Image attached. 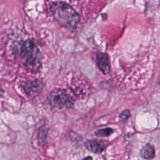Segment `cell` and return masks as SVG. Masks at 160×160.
Returning a JSON list of instances; mask_svg holds the SVG:
<instances>
[{"label": "cell", "instance_id": "cell-1", "mask_svg": "<svg viewBox=\"0 0 160 160\" xmlns=\"http://www.w3.org/2000/svg\"><path fill=\"white\" fill-rule=\"evenodd\" d=\"M51 11L58 24L70 31H74L80 21L78 13L69 4L62 1L54 2L51 6Z\"/></svg>", "mask_w": 160, "mask_h": 160}, {"label": "cell", "instance_id": "cell-2", "mask_svg": "<svg viewBox=\"0 0 160 160\" xmlns=\"http://www.w3.org/2000/svg\"><path fill=\"white\" fill-rule=\"evenodd\" d=\"M20 54L24 60V66L32 73L38 72L42 68L41 52L32 39L26 40L21 49Z\"/></svg>", "mask_w": 160, "mask_h": 160}, {"label": "cell", "instance_id": "cell-3", "mask_svg": "<svg viewBox=\"0 0 160 160\" xmlns=\"http://www.w3.org/2000/svg\"><path fill=\"white\" fill-rule=\"evenodd\" d=\"M75 100L63 89H53L43 102L44 107L51 109H68L73 107Z\"/></svg>", "mask_w": 160, "mask_h": 160}, {"label": "cell", "instance_id": "cell-4", "mask_svg": "<svg viewBox=\"0 0 160 160\" xmlns=\"http://www.w3.org/2000/svg\"><path fill=\"white\" fill-rule=\"evenodd\" d=\"M43 82L39 79L31 81L24 82L22 86L29 96H35L38 95L43 88Z\"/></svg>", "mask_w": 160, "mask_h": 160}, {"label": "cell", "instance_id": "cell-5", "mask_svg": "<svg viewBox=\"0 0 160 160\" xmlns=\"http://www.w3.org/2000/svg\"><path fill=\"white\" fill-rule=\"evenodd\" d=\"M96 64L100 71L105 75L110 72L109 56L106 52H99L96 54Z\"/></svg>", "mask_w": 160, "mask_h": 160}, {"label": "cell", "instance_id": "cell-6", "mask_svg": "<svg viewBox=\"0 0 160 160\" xmlns=\"http://www.w3.org/2000/svg\"><path fill=\"white\" fill-rule=\"evenodd\" d=\"M84 146L89 151L95 154L101 153L106 148L105 142L98 139L88 140L84 143Z\"/></svg>", "mask_w": 160, "mask_h": 160}, {"label": "cell", "instance_id": "cell-7", "mask_svg": "<svg viewBox=\"0 0 160 160\" xmlns=\"http://www.w3.org/2000/svg\"><path fill=\"white\" fill-rule=\"evenodd\" d=\"M141 156L146 159H153L155 156V149L153 145L148 143L141 150Z\"/></svg>", "mask_w": 160, "mask_h": 160}, {"label": "cell", "instance_id": "cell-8", "mask_svg": "<svg viewBox=\"0 0 160 160\" xmlns=\"http://www.w3.org/2000/svg\"><path fill=\"white\" fill-rule=\"evenodd\" d=\"M48 131V128L46 124L42 125L39 128L38 131V141L40 145L44 146L46 143V137H47V132Z\"/></svg>", "mask_w": 160, "mask_h": 160}, {"label": "cell", "instance_id": "cell-9", "mask_svg": "<svg viewBox=\"0 0 160 160\" xmlns=\"http://www.w3.org/2000/svg\"><path fill=\"white\" fill-rule=\"evenodd\" d=\"M114 132V129L111 128H105L98 129L94 132L95 136L98 137H108Z\"/></svg>", "mask_w": 160, "mask_h": 160}, {"label": "cell", "instance_id": "cell-10", "mask_svg": "<svg viewBox=\"0 0 160 160\" xmlns=\"http://www.w3.org/2000/svg\"><path fill=\"white\" fill-rule=\"evenodd\" d=\"M131 116V113H130V111L129 109H126L124 110L120 114H119V119L120 121H126Z\"/></svg>", "mask_w": 160, "mask_h": 160}, {"label": "cell", "instance_id": "cell-11", "mask_svg": "<svg viewBox=\"0 0 160 160\" xmlns=\"http://www.w3.org/2000/svg\"><path fill=\"white\" fill-rule=\"evenodd\" d=\"M84 159H92V158H91V157H90V156H88V157L84 158Z\"/></svg>", "mask_w": 160, "mask_h": 160}]
</instances>
